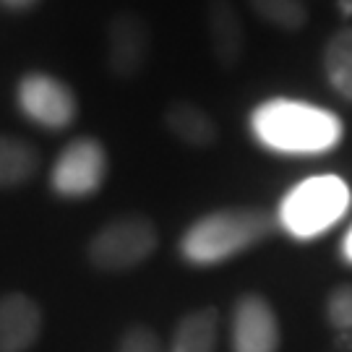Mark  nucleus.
Wrapping results in <instances>:
<instances>
[{
  "label": "nucleus",
  "instance_id": "1",
  "mask_svg": "<svg viewBox=\"0 0 352 352\" xmlns=\"http://www.w3.org/2000/svg\"><path fill=\"white\" fill-rule=\"evenodd\" d=\"M253 136L266 149L295 157H316L331 151L344 136L337 115L298 100H269L251 115Z\"/></svg>",
  "mask_w": 352,
  "mask_h": 352
},
{
  "label": "nucleus",
  "instance_id": "2",
  "mask_svg": "<svg viewBox=\"0 0 352 352\" xmlns=\"http://www.w3.org/2000/svg\"><path fill=\"white\" fill-rule=\"evenodd\" d=\"M277 214L256 206L219 209L196 219L180 240V253L188 264L214 266L253 248L277 230Z\"/></svg>",
  "mask_w": 352,
  "mask_h": 352
},
{
  "label": "nucleus",
  "instance_id": "3",
  "mask_svg": "<svg viewBox=\"0 0 352 352\" xmlns=\"http://www.w3.org/2000/svg\"><path fill=\"white\" fill-rule=\"evenodd\" d=\"M350 186L337 175H316L298 183L282 199L277 225L295 240H314L329 232L350 209Z\"/></svg>",
  "mask_w": 352,
  "mask_h": 352
},
{
  "label": "nucleus",
  "instance_id": "4",
  "mask_svg": "<svg viewBox=\"0 0 352 352\" xmlns=\"http://www.w3.org/2000/svg\"><path fill=\"white\" fill-rule=\"evenodd\" d=\"M160 243L157 227L141 214H126L102 227L89 243V261L102 272H128L144 264Z\"/></svg>",
  "mask_w": 352,
  "mask_h": 352
},
{
  "label": "nucleus",
  "instance_id": "5",
  "mask_svg": "<svg viewBox=\"0 0 352 352\" xmlns=\"http://www.w3.org/2000/svg\"><path fill=\"white\" fill-rule=\"evenodd\" d=\"M107 177V151L97 139H74L52 164V188L65 199H87Z\"/></svg>",
  "mask_w": 352,
  "mask_h": 352
},
{
  "label": "nucleus",
  "instance_id": "6",
  "mask_svg": "<svg viewBox=\"0 0 352 352\" xmlns=\"http://www.w3.org/2000/svg\"><path fill=\"white\" fill-rule=\"evenodd\" d=\"M16 100L29 120L50 131L68 128L78 113V102L71 87L47 74H26L19 81Z\"/></svg>",
  "mask_w": 352,
  "mask_h": 352
},
{
  "label": "nucleus",
  "instance_id": "7",
  "mask_svg": "<svg viewBox=\"0 0 352 352\" xmlns=\"http://www.w3.org/2000/svg\"><path fill=\"white\" fill-rule=\"evenodd\" d=\"M149 26L144 24V19L136 13H118L110 26H107V68L113 76L131 81L144 71L146 58H149Z\"/></svg>",
  "mask_w": 352,
  "mask_h": 352
},
{
  "label": "nucleus",
  "instance_id": "8",
  "mask_svg": "<svg viewBox=\"0 0 352 352\" xmlns=\"http://www.w3.org/2000/svg\"><path fill=\"white\" fill-rule=\"evenodd\" d=\"M279 321L266 298L248 292L232 308V352H277Z\"/></svg>",
  "mask_w": 352,
  "mask_h": 352
},
{
  "label": "nucleus",
  "instance_id": "9",
  "mask_svg": "<svg viewBox=\"0 0 352 352\" xmlns=\"http://www.w3.org/2000/svg\"><path fill=\"white\" fill-rule=\"evenodd\" d=\"M42 334V311L24 292L0 295V352H26Z\"/></svg>",
  "mask_w": 352,
  "mask_h": 352
},
{
  "label": "nucleus",
  "instance_id": "10",
  "mask_svg": "<svg viewBox=\"0 0 352 352\" xmlns=\"http://www.w3.org/2000/svg\"><path fill=\"white\" fill-rule=\"evenodd\" d=\"M206 32L214 60L222 68H235L245 52V29L232 0H206Z\"/></svg>",
  "mask_w": 352,
  "mask_h": 352
},
{
  "label": "nucleus",
  "instance_id": "11",
  "mask_svg": "<svg viewBox=\"0 0 352 352\" xmlns=\"http://www.w3.org/2000/svg\"><path fill=\"white\" fill-rule=\"evenodd\" d=\"M164 126L167 131L180 139L186 146L193 149H206L217 141V126H214L212 115L196 102L177 100L164 110Z\"/></svg>",
  "mask_w": 352,
  "mask_h": 352
},
{
  "label": "nucleus",
  "instance_id": "12",
  "mask_svg": "<svg viewBox=\"0 0 352 352\" xmlns=\"http://www.w3.org/2000/svg\"><path fill=\"white\" fill-rule=\"evenodd\" d=\"M217 340H219V314L214 308L190 311L177 324L170 352H217Z\"/></svg>",
  "mask_w": 352,
  "mask_h": 352
},
{
  "label": "nucleus",
  "instance_id": "13",
  "mask_svg": "<svg viewBox=\"0 0 352 352\" xmlns=\"http://www.w3.org/2000/svg\"><path fill=\"white\" fill-rule=\"evenodd\" d=\"M39 170V151L24 139L0 136V188H16Z\"/></svg>",
  "mask_w": 352,
  "mask_h": 352
},
{
  "label": "nucleus",
  "instance_id": "14",
  "mask_svg": "<svg viewBox=\"0 0 352 352\" xmlns=\"http://www.w3.org/2000/svg\"><path fill=\"white\" fill-rule=\"evenodd\" d=\"M324 71L331 89L352 102V26L337 32L324 50Z\"/></svg>",
  "mask_w": 352,
  "mask_h": 352
},
{
  "label": "nucleus",
  "instance_id": "15",
  "mask_svg": "<svg viewBox=\"0 0 352 352\" xmlns=\"http://www.w3.org/2000/svg\"><path fill=\"white\" fill-rule=\"evenodd\" d=\"M256 16L282 32H300L308 24V8L302 0H248Z\"/></svg>",
  "mask_w": 352,
  "mask_h": 352
},
{
  "label": "nucleus",
  "instance_id": "16",
  "mask_svg": "<svg viewBox=\"0 0 352 352\" xmlns=\"http://www.w3.org/2000/svg\"><path fill=\"white\" fill-rule=\"evenodd\" d=\"M327 318L340 334H352V285H342L329 295Z\"/></svg>",
  "mask_w": 352,
  "mask_h": 352
},
{
  "label": "nucleus",
  "instance_id": "17",
  "mask_svg": "<svg viewBox=\"0 0 352 352\" xmlns=\"http://www.w3.org/2000/svg\"><path fill=\"white\" fill-rule=\"evenodd\" d=\"M118 352H164L157 331L146 327H131L118 344Z\"/></svg>",
  "mask_w": 352,
  "mask_h": 352
},
{
  "label": "nucleus",
  "instance_id": "18",
  "mask_svg": "<svg viewBox=\"0 0 352 352\" xmlns=\"http://www.w3.org/2000/svg\"><path fill=\"white\" fill-rule=\"evenodd\" d=\"M342 258H344L347 264H352V227L347 230L344 240H342Z\"/></svg>",
  "mask_w": 352,
  "mask_h": 352
},
{
  "label": "nucleus",
  "instance_id": "19",
  "mask_svg": "<svg viewBox=\"0 0 352 352\" xmlns=\"http://www.w3.org/2000/svg\"><path fill=\"white\" fill-rule=\"evenodd\" d=\"M8 8H13V11H26V8H32V6H37L39 0H3Z\"/></svg>",
  "mask_w": 352,
  "mask_h": 352
},
{
  "label": "nucleus",
  "instance_id": "20",
  "mask_svg": "<svg viewBox=\"0 0 352 352\" xmlns=\"http://www.w3.org/2000/svg\"><path fill=\"white\" fill-rule=\"evenodd\" d=\"M340 8L344 13H352V0H340Z\"/></svg>",
  "mask_w": 352,
  "mask_h": 352
}]
</instances>
